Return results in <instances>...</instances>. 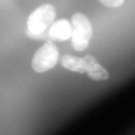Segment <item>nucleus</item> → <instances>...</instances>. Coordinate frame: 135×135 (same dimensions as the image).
Returning <instances> with one entry per match:
<instances>
[{
	"label": "nucleus",
	"instance_id": "f257e3e1",
	"mask_svg": "<svg viewBox=\"0 0 135 135\" xmlns=\"http://www.w3.org/2000/svg\"><path fill=\"white\" fill-rule=\"evenodd\" d=\"M71 45L77 51L87 49L92 36L91 23L87 16L81 13H76L71 17Z\"/></svg>",
	"mask_w": 135,
	"mask_h": 135
},
{
	"label": "nucleus",
	"instance_id": "f03ea898",
	"mask_svg": "<svg viewBox=\"0 0 135 135\" xmlns=\"http://www.w3.org/2000/svg\"><path fill=\"white\" fill-rule=\"evenodd\" d=\"M56 17V9L51 4H44L35 10L27 21V30L33 34H40L47 30Z\"/></svg>",
	"mask_w": 135,
	"mask_h": 135
},
{
	"label": "nucleus",
	"instance_id": "7ed1b4c3",
	"mask_svg": "<svg viewBox=\"0 0 135 135\" xmlns=\"http://www.w3.org/2000/svg\"><path fill=\"white\" fill-rule=\"evenodd\" d=\"M59 59L57 46L51 41H46L36 51L32 60V68L37 73H43L53 68Z\"/></svg>",
	"mask_w": 135,
	"mask_h": 135
},
{
	"label": "nucleus",
	"instance_id": "20e7f679",
	"mask_svg": "<svg viewBox=\"0 0 135 135\" xmlns=\"http://www.w3.org/2000/svg\"><path fill=\"white\" fill-rule=\"evenodd\" d=\"M72 26L67 19L58 20L53 23L48 30V36L50 40L64 41L71 36Z\"/></svg>",
	"mask_w": 135,
	"mask_h": 135
},
{
	"label": "nucleus",
	"instance_id": "39448f33",
	"mask_svg": "<svg viewBox=\"0 0 135 135\" xmlns=\"http://www.w3.org/2000/svg\"><path fill=\"white\" fill-rule=\"evenodd\" d=\"M83 59L86 63V73L94 81H105L109 78L108 71L92 55H87Z\"/></svg>",
	"mask_w": 135,
	"mask_h": 135
},
{
	"label": "nucleus",
	"instance_id": "423d86ee",
	"mask_svg": "<svg viewBox=\"0 0 135 135\" xmlns=\"http://www.w3.org/2000/svg\"><path fill=\"white\" fill-rule=\"evenodd\" d=\"M62 66L67 70L80 73L86 72V63L83 58L66 54L61 58Z\"/></svg>",
	"mask_w": 135,
	"mask_h": 135
},
{
	"label": "nucleus",
	"instance_id": "0eeeda50",
	"mask_svg": "<svg viewBox=\"0 0 135 135\" xmlns=\"http://www.w3.org/2000/svg\"><path fill=\"white\" fill-rule=\"evenodd\" d=\"M104 6L109 8H118L124 3V0H98Z\"/></svg>",
	"mask_w": 135,
	"mask_h": 135
},
{
	"label": "nucleus",
	"instance_id": "6e6552de",
	"mask_svg": "<svg viewBox=\"0 0 135 135\" xmlns=\"http://www.w3.org/2000/svg\"><path fill=\"white\" fill-rule=\"evenodd\" d=\"M26 34L30 38L35 39V40H47V41H51L48 36V31L45 30L43 33L40 34H33L30 33L27 30Z\"/></svg>",
	"mask_w": 135,
	"mask_h": 135
}]
</instances>
